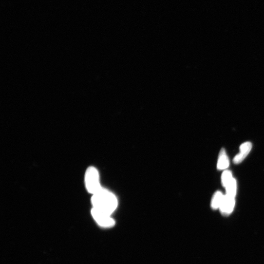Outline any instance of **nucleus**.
Instances as JSON below:
<instances>
[{"instance_id": "1", "label": "nucleus", "mask_w": 264, "mask_h": 264, "mask_svg": "<svg viewBox=\"0 0 264 264\" xmlns=\"http://www.w3.org/2000/svg\"><path fill=\"white\" fill-rule=\"evenodd\" d=\"M91 202L93 208L110 215L114 211L118 205L115 195L103 188L93 195Z\"/></svg>"}, {"instance_id": "2", "label": "nucleus", "mask_w": 264, "mask_h": 264, "mask_svg": "<svg viewBox=\"0 0 264 264\" xmlns=\"http://www.w3.org/2000/svg\"><path fill=\"white\" fill-rule=\"evenodd\" d=\"M84 180L87 190L92 195L102 188L100 185L99 172L94 167H90L87 169Z\"/></svg>"}, {"instance_id": "3", "label": "nucleus", "mask_w": 264, "mask_h": 264, "mask_svg": "<svg viewBox=\"0 0 264 264\" xmlns=\"http://www.w3.org/2000/svg\"><path fill=\"white\" fill-rule=\"evenodd\" d=\"M91 214L97 224L101 227H111L115 224V221L111 217V215L93 207L91 210Z\"/></svg>"}, {"instance_id": "4", "label": "nucleus", "mask_w": 264, "mask_h": 264, "mask_svg": "<svg viewBox=\"0 0 264 264\" xmlns=\"http://www.w3.org/2000/svg\"><path fill=\"white\" fill-rule=\"evenodd\" d=\"M235 197L226 195L220 207V210L223 215H228L233 210L235 206Z\"/></svg>"}, {"instance_id": "5", "label": "nucleus", "mask_w": 264, "mask_h": 264, "mask_svg": "<svg viewBox=\"0 0 264 264\" xmlns=\"http://www.w3.org/2000/svg\"><path fill=\"white\" fill-rule=\"evenodd\" d=\"M252 148V145L250 142L243 144L240 147V153L233 159V163L238 164L241 163L250 152Z\"/></svg>"}, {"instance_id": "6", "label": "nucleus", "mask_w": 264, "mask_h": 264, "mask_svg": "<svg viewBox=\"0 0 264 264\" xmlns=\"http://www.w3.org/2000/svg\"><path fill=\"white\" fill-rule=\"evenodd\" d=\"M229 162L226 155L225 150L222 149L220 152L218 161L217 163V169L218 170H225L229 166Z\"/></svg>"}, {"instance_id": "7", "label": "nucleus", "mask_w": 264, "mask_h": 264, "mask_svg": "<svg viewBox=\"0 0 264 264\" xmlns=\"http://www.w3.org/2000/svg\"><path fill=\"white\" fill-rule=\"evenodd\" d=\"M224 198V195L220 191L216 192L212 199L211 207L213 209H217L220 208L223 200Z\"/></svg>"}, {"instance_id": "8", "label": "nucleus", "mask_w": 264, "mask_h": 264, "mask_svg": "<svg viewBox=\"0 0 264 264\" xmlns=\"http://www.w3.org/2000/svg\"><path fill=\"white\" fill-rule=\"evenodd\" d=\"M226 195L235 197L236 194L237 184L235 179L232 181L226 187Z\"/></svg>"}, {"instance_id": "9", "label": "nucleus", "mask_w": 264, "mask_h": 264, "mask_svg": "<svg viewBox=\"0 0 264 264\" xmlns=\"http://www.w3.org/2000/svg\"><path fill=\"white\" fill-rule=\"evenodd\" d=\"M233 179L231 172L229 170H225L222 175V183L225 188L232 181Z\"/></svg>"}]
</instances>
